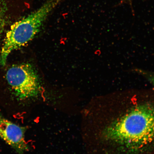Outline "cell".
<instances>
[{
    "label": "cell",
    "mask_w": 154,
    "mask_h": 154,
    "mask_svg": "<svg viewBox=\"0 0 154 154\" xmlns=\"http://www.w3.org/2000/svg\"><path fill=\"white\" fill-rule=\"evenodd\" d=\"M103 137L132 153L154 143V106H137L113 121L103 132Z\"/></svg>",
    "instance_id": "cell-1"
},
{
    "label": "cell",
    "mask_w": 154,
    "mask_h": 154,
    "mask_svg": "<svg viewBox=\"0 0 154 154\" xmlns=\"http://www.w3.org/2000/svg\"><path fill=\"white\" fill-rule=\"evenodd\" d=\"M65 0H46L39 8L11 26L0 52V67L4 66L11 53L33 39L51 13Z\"/></svg>",
    "instance_id": "cell-2"
},
{
    "label": "cell",
    "mask_w": 154,
    "mask_h": 154,
    "mask_svg": "<svg viewBox=\"0 0 154 154\" xmlns=\"http://www.w3.org/2000/svg\"><path fill=\"white\" fill-rule=\"evenodd\" d=\"M6 79L15 95L21 100L36 97L41 86L37 72L29 64L14 65L7 71Z\"/></svg>",
    "instance_id": "cell-3"
},
{
    "label": "cell",
    "mask_w": 154,
    "mask_h": 154,
    "mask_svg": "<svg viewBox=\"0 0 154 154\" xmlns=\"http://www.w3.org/2000/svg\"><path fill=\"white\" fill-rule=\"evenodd\" d=\"M26 127L10 121L0 113V138L19 154H23L29 148L25 138Z\"/></svg>",
    "instance_id": "cell-4"
},
{
    "label": "cell",
    "mask_w": 154,
    "mask_h": 154,
    "mask_svg": "<svg viewBox=\"0 0 154 154\" xmlns=\"http://www.w3.org/2000/svg\"><path fill=\"white\" fill-rule=\"evenodd\" d=\"M5 4L3 0H0V32L3 26L5 13Z\"/></svg>",
    "instance_id": "cell-5"
},
{
    "label": "cell",
    "mask_w": 154,
    "mask_h": 154,
    "mask_svg": "<svg viewBox=\"0 0 154 154\" xmlns=\"http://www.w3.org/2000/svg\"><path fill=\"white\" fill-rule=\"evenodd\" d=\"M151 80L154 84V76L151 78Z\"/></svg>",
    "instance_id": "cell-6"
}]
</instances>
